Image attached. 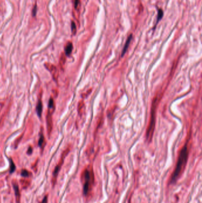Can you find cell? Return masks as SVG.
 <instances>
[{
  "label": "cell",
  "instance_id": "6da1fadb",
  "mask_svg": "<svg viewBox=\"0 0 202 203\" xmlns=\"http://www.w3.org/2000/svg\"><path fill=\"white\" fill-rule=\"evenodd\" d=\"M189 141H187L180 152L175 168L170 179V184H174L177 182L185 169L189 155Z\"/></svg>",
  "mask_w": 202,
  "mask_h": 203
},
{
  "label": "cell",
  "instance_id": "7a4b0ae2",
  "mask_svg": "<svg viewBox=\"0 0 202 203\" xmlns=\"http://www.w3.org/2000/svg\"><path fill=\"white\" fill-rule=\"evenodd\" d=\"M160 96H156L153 99L151 106V116L150 123H149L148 128L146 132V138L147 141L150 142L151 141L153 135H154L155 127L156 122V109L160 101Z\"/></svg>",
  "mask_w": 202,
  "mask_h": 203
},
{
  "label": "cell",
  "instance_id": "3957f363",
  "mask_svg": "<svg viewBox=\"0 0 202 203\" xmlns=\"http://www.w3.org/2000/svg\"><path fill=\"white\" fill-rule=\"evenodd\" d=\"M83 182V194L84 196H89L94 183V174L92 167L89 166L83 171L82 174Z\"/></svg>",
  "mask_w": 202,
  "mask_h": 203
},
{
  "label": "cell",
  "instance_id": "277c9868",
  "mask_svg": "<svg viewBox=\"0 0 202 203\" xmlns=\"http://www.w3.org/2000/svg\"><path fill=\"white\" fill-rule=\"evenodd\" d=\"M45 67L51 73L52 77L55 81H57L58 79V70L57 68L53 64L50 63H45Z\"/></svg>",
  "mask_w": 202,
  "mask_h": 203
},
{
  "label": "cell",
  "instance_id": "5b68a950",
  "mask_svg": "<svg viewBox=\"0 0 202 203\" xmlns=\"http://www.w3.org/2000/svg\"><path fill=\"white\" fill-rule=\"evenodd\" d=\"M54 111L49 110L46 115V124H47V131H48V135L50 136L53 129V118L52 114Z\"/></svg>",
  "mask_w": 202,
  "mask_h": 203
},
{
  "label": "cell",
  "instance_id": "8992f818",
  "mask_svg": "<svg viewBox=\"0 0 202 203\" xmlns=\"http://www.w3.org/2000/svg\"><path fill=\"white\" fill-rule=\"evenodd\" d=\"M72 49H73V45L71 42H68L66 44L65 47V53L66 56H69L72 53Z\"/></svg>",
  "mask_w": 202,
  "mask_h": 203
},
{
  "label": "cell",
  "instance_id": "52a82bcc",
  "mask_svg": "<svg viewBox=\"0 0 202 203\" xmlns=\"http://www.w3.org/2000/svg\"><path fill=\"white\" fill-rule=\"evenodd\" d=\"M132 35L131 34L130 36L128 37V38H127V39L126 40V43H125L124 48H123L122 52H121V56H123L125 55V54L126 53V52L127 51V49H128L129 45H130V44L131 40H132Z\"/></svg>",
  "mask_w": 202,
  "mask_h": 203
},
{
  "label": "cell",
  "instance_id": "ba28073f",
  "mask_svg": "<svg viewBox=\"0 0 202 203\" xmlns=\"http://www.w3.org/2000/svg\"><path fill=\"white\" fill-rule=\"evenodd\" d=\"M43 111V104L41 99H39L36 106V112L39 118H41Z\"/></svg>",
  "mask_w": 202,
  "mask_h": 203
},
{
  "label": "cell",
  "instance_id": "9c48e42d",
  "mask_svg": "<svg viewBox=\"0 0 202 203\" xmlns=\"http://www.w3.org/2000/svg\"><path fill=\"white\" fill-rule=\"evenodd\" d=\"M45 143H46V141H45V138L44 134L41 132L40 134V137H39V142H38L39 146L41 148V149L43 150V149H44V147H45Z\"/></svg>",
  "mask_w": 202,
  "mask_h": 203
},
{
  "label": "cell",
  "instance_id": "30bf717a",
  "mask_svg": "<svg viewBox=\"0 0 202 203\" xmlns=\"http://www.w3.org/2000/svg\"><path fill=\"white\" fill-rule=\"evenodd\" d=\"M13 187H14V190L15 197H16L17 202L19 203L20 201V190H19V186L17 185V183H13Z\"/></svg>",
  "mask_w": 202,
  "mask_h": 203
},
{
  "label": "cell",
  "instance_id": "8fae6325",
  "mask_svg": "<svg viewBox=\"0 0 202 203\" xmlns=\"http://www.w3.org/2000/svg\"><path fill=\"white\" fill-rule=\"evenodd\" d=\"M66 55L64 54H62L61 55V56L59 60V65L60 67L61 68V69H64V66L65 65V62H66Z\"/></svg>",
  "mask_w": 202,
  "mask_h": 203
},
{
  "label": "cell",
  "instance_id": "7c38bea8",
  "mask_svg": "<svg viewBox=\"0 0 202 203\" xmlns=\"http://www.w3.org/2000/svg\"><path fill=\"white\" fill-rule=\"evenodd\" d=\"M48 108L49 110L54 111L55 109V102L54 100L53 99V97H50L49 100V103H48Z\"/></svg>",
  "mask_w": 202,
  "mask_h": 203
},
{
  "label": "cell",
  "instance_id": "4fadbf2b",
  "mask_svg": "<svg viewBox=\"0 0 202 203\" xmlns=\"http://www.w3.org/2000/svg\"><path fill=\"white\" fill-rule=\"evenodd\" d=\"M164 16V12L161 9H158V16H157V20H156V25L158 24L159 21H160L161 20V19L162 18V17Z\"/></svg>",
  "mask_w": 202,
  "mask_h": 203
},
{
  "label": "cell",
  "instance_id": "5bb4252c",
  "mask_svg": "<svg viewBox=\"0 0 202 203\" xmlns=\"http://www.w3.org/2000/svg\"><path fill=\"white\" fill-rule=\"evenodd\" d=\"M30 174V172H29V171H27V170H23L21 172V176L23 177H28L30 176V175H29Z\"/></svg>",
  "mask_w": 202,
  "mask_h": 203
},
{
  "label": "cell",
  "instance_id": "9a60e30c",
  "mask_svg": "<svg viewBox=\"0 0 202 203\" xmlns=\"http://www.w3.org/2000/svg\"><path fill=\"white\" fill-rule=\"evenodd\" d=\"M15 169V164L14 163L12 160L10 159V173H13Z\"/></svg>",
  "mask_w": 202,
  "mask_h": 203
},
{
  "label": "cell",
  "instance_id": "2e32d148",
  "mask_svg": "<svg viewBox=\"0 0 202 203\" xmlns=\"http://www.w3.org/2000/svg\"><path fill=\"white\" fill-rule=\"evenodd\" d=\"M71 30L72 32L73 33V34L75 35L76 31V25L74 21H72L71 23Z\"/></svg>",
  "mask_w": 202,
  "mask_h": 203
},
{
  "label": "cell",
  "instance_id": "e0dca14e",
  "mask_svg": "<svg viewBox=\"0 0 202 203\" xmlns=\"http://www.w3.org/2000/svg\"><path fill=\"white\" fill-rule=\"evenodd\" d=\"M36 11H37V5H35L34 7H33V16H35L36 15Z\"/></svg>",
  "mask_w": 202,
  "mask_h": 203
},
{
  "label": "cell",
  "instance_id": "ac0fdd59",
  "mask_svg": "<svg viewBox=\"0 0 202 203\" xmlns=\"http://www.w3.org/2000/svg\"><path fill=\"white\" fill-rule=\"evenodd\" d=\"M80 4V0H74V5H75V8L76 9L79 5Z\"/></svg>",
  "mask_w": 202,
  "mask_h": 203
},
{
  "label": "cell",
  "instance_id": "d6986e66",
  "mask_svg": "<svg viewBox=\"0 0 202 203\" xmlns=\"http://www.w3.org/2000/svg\"><path fill=\"white\" fill-rule=\"evenodd\" d=\"M32 151H33L32 147H29V149H28V150H27V154H28V155H31V154L32 153Z\"/></svg>",
  "mask_w": 202,
  "mask_h": 203
}]
</instances>
